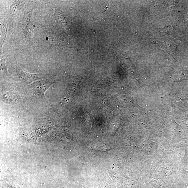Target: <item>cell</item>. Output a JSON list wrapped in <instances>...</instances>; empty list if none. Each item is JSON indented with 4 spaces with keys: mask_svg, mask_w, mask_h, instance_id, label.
<instances>
[{
    "mask_svg": "<svg viewBox=\"0 0 188 188\" xmlns=\"http://www.w3.org/2000/svg\"><path fill=\"white\" fill-rule=\"evenodd\" d=\"M18 73L19 77L21 81L27 84H29L36 80L46 78V76L44 75L33 74L23 71L21 69L17 70Z\"/></svg>",
    "mask_w": 188,
    "mask_h": 188,
    "instance_id": "2",
    "label": "cell"
},
{
    "mask_svg": "<svg viewBox=\"0 0 188 188\" xmlns=\"http://www.w3.org/2000/svg\"><path fill=\"white\" fill-rule=\"evenodd\" d=\"M53 83L48 80L37 81L30 85L36 95L38 97L46 100L45 95L46 91Z\"/></svg>",
    "mask_w": 188,
    "mask_h": 188,
    "instance_id": "1",
    "label": "cell"
},
{
    "mask_svg": "<svg viewBox=\"0 0 188 188\" xmlns=\"http://www.w3.org/2000/svg\"><path fill=\"white\" fill-rule=\"evenodd\" d=\"M8 187L9 188H21L19 185L13 183L8 184Z\"/></svg>",
    "mask_w": 188,
    "mask_h": 188,
    "instance_id": "5",
    "label": "cell"
},
{
    "mask_svg": "<svg viewBox=\"0 0 188 188\" xmlns=\"http://www.w3.org/2000/svg\"><path fill=\"white\" fill-rule=\"evenodd\" d=\"M53 5L54 6L55 9V12L53 16H54L55 20H57V22L60 23H65V19H64L63 12L54 4H53Z\"/></svg>",
    "mask_w": 188,
    "mask_h": 188,
    "instance_id": "3",
    "label": "cell"
},
{
    "mask_svg": "<svg viewBox=\"0 0 188 188\" xmlns=\"http://www.w3.org/2000/svg\"><path fill=\"white\" fill-rule=\"evenodd\" d=\"M16 97V96L15 94L10 92L5 93L3 95V98L4 100L10 102L15 101Z\"/></svg>",
    "mask_w": 188,
    "mask_h": 188,
    "instance_id": "4",
    "label": "cell"
}]
</instances>
